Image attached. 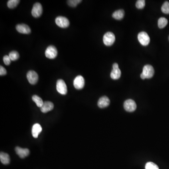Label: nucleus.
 Wrapping results in <instances>:
<instances>
[{"label":"nucleus","mask_w":169,"mask_h":169,"mask_svg":"<svg viewBox=\"0 0 169 169\" xmlns=\"http://www.w3.org/2000/svg\"><path fill=\"white\" fill-rule=\"evenodd\" d=\"M82 2L81 0H69L67 1V3L70 6L72 7H75L77 6V5Z\"/></svg>","instance_id":"obj_25"},{"label":"nucleus","mask_w":169,"mask_h":169,"mask_svg":"<svg viewBox=\"0 0 169 169\" xmlns=\"http://www.w3.org/2000/svg\"><path fill=\"white\" fill-rule=\"evenodd\" d=\"M32 100L35 102L36 105L38 107L41 108L43 104V102L41 97H39V96L37 95H34L32 97Z\"/></svg>","instance_id":"obj_19"},{"label":"nucleus","mask_w":169,"mask_h":169,"mask_svg":"<svg viewBox=\"0 0 169 169\" xmlns=\"http://www.w3.org/2000/svg\"><path fill=\"white\" fill-rule=\"evenodd\" d=\"M43 9L42 5L39 2H36L33 5L32 10V15L33 17H39L42 13Z\"/></svg>","instance_id":"obj_5"},{"label":"nucleus","mask_w":169,"mask_h":169,"mask_svg":"<svg viewBox=\"0 0 169 169\" xmlns=\"http://www.w3.org/2000/svg\"><path fill=\"white\" fill-rule=\"evenodd\" d=\"M145 6V1L138 0L136 3V7L138 9H142Z\"/></svg>","instance_id":"obj_26"},{"label":"nucleus","mask_w":169,"mask_h":169,"mask_svg":"<svg viewBox=\"0 0 169 169\" xmlns=\"http://www.w3.org/2000/svg\"><path fill=\"white\" fill-rule=\"evenodd\" d=\"M121 72L118 67V64L115 63L113 64V70L111 74V78L113 80H118L121 77Z\"/></svg>","instance_id":"obj_10"},{"label":"nucleus","mask_w":169,"mask_h":169,"mask_svg":"<svg viewBox=\"0 0 169 169\" xmlns=\"http://www.w3.org/2000/svg\"><path fill=\"white\" fill-rule=\"evenodd\" d=\"M145 169H159L158 166L153 162H148L145 165Z\"/></svg>","instance_id":"obj_24"},{"label":"nucleus","mask_w":169,"mask_h":169,"mask_svg":"<svg viewBox=\"0 0 169 169\" xmlns=\"http://www.w3.org/2000/svg\"><path fill=\"white\" fill-rule=\"evenodd\" d=\"M53 103L51 102L46 101L44 102L43 105L41 108V110L43 113H47L52 111L54 108Z\"/></svg>","instance_id":"obj_15"},{"label":"nucleus","mask_w":169,"mask_h":169,"mask_svg":"<svg viewBox=\"0 0 169 169\" xmlns=\"http://www.w3.org/2000/svg\"><path fill=\"white\" fill-rule=\"evenodd\" d=\"M155 74L154 69L151 65H146L143 68L142 74L143 75L145 79H150L153 77Z\"/></svg>","instance_id":"obj_3"},{"label":"nucleus","mask_w":169,"mask_h":169,"mask_svg":"<svg viewBox=\"0 0 169 169\" xmlns=\"http://www.w3.org/2000/svg\"><path fill=\"white\" fill-rule=\"evenodd\" d=\"M138 39L142 46H148L150 42V37L146 32H140L138 35Z\"/></svg>","instance_id":"obj_2"},{"label":"nucleus","mask_w":169,"mask_h":169,"mask_svg":"<svg viewBox=\"0 0 169 169\" xmlns=\"http://www.w3.org/2000/svg\"><path fill=\"white\" fill-rule=\"evenodd\" d=\"M42 131V127L39 124H35L32 127V133L33 137L37 138L39 134Z\"/></svg>","instance_id":"obj_16"},{"label":"nucleus","mask_w":169,"mask_h":169,"mask_svg":"<svg viewBox=\"0 0 169 169\" xmlns=\"http://www.w3.org/2000/svg\"><path fill=\"white\" fill-rule=\"evenodd\" d=\"M161 11L164 14H169V2H164L161 7Z\"/></svg>","instance_id":"obj_23"},{"label":"nucleus","mask_w":169,"mask_h":169,"mask_svg":"<svg viewBox=\"0 0 169 169\" xmlns=\"http://www.w3.org/2000/svg\"><path fill=\"white\" fill-rule=\"evenodd\" d=\"M0 160L1 162L3 164H8L10 163V156L8 154L4 152H1L0 153Z\"/></svg>","instance_id":"obj_17"},{"label":"nucleus","mask_w":169,"mask_h":169,"mask_svg":"<svg viewBox=\"0 0 169 169\" xmlns=\"http://www.w3.org/2000/svg\"></svg>","instance_id":"obj_29"},{"label":"nucleus","mask_w":169,"mask_h":169,"mask_svg":"<svg viewBox=\"0 0 169 169\" xmlns=\"http://www.w3.org/2000/svg\"><path fill=\"white\" fill-rule=\"evenodd\" d=\"M110 100L108 97L104 96L101 97L98 102V106L100 108H104L110 105Z\"/></svg>","instance_id":"obj_14"},{"label":"nucleus","mask_w":169,"mask_h":169,"mask_svg":"<svg viewBox=\"0 0 169 169\" xmlns=\"http://www.w3.org/2000/svg\"><path fill=\"white\" fill-rule=\"evenodd\" d=\"M27 79L30 84L35 85L38 81V75L34 70H30L27 74Z\"/></svg>","instance_id":"obj_9"},{"label":"nucleus","mask_w":169,"mask_h":169,"mask_svg":"<svg viewBox=\"0 0 169 169\" xmlns=\"http://www.w3.org/2000/svg\"><path fill=\"white\" fill-rule=\"evenodd\" d=\"M55 23L60 27L66 28L70 25V21L66 17L59 16L55 18Z\"/></svg>","instance_id":"obj_4"},{"label":"nucleus","mask_w":169,"mask_h":169,"mask_svg":"<svg viewBox=\"0 0 169 169\" xmlns=\"http://www.w3.org/2000/svg\"><path fill=\"white\" fill-rule=\"evenodd\" d=\"M3 61L5 65H9L11 64V60L9 55H6L4 56L3 58Z\"/></svg>","instance_id":"obj_27"},{"label":"nucleus","mask_w":169,"mask_h":169,"mask_svg":"<svg viewBox=\"0 0 169 169\" xmlns=\"http://www.w3.org/2000/svg\"><path fill=\"white\" fill-rule=\"evenodd\" d=\"M85 84V80L82 76L79 75L75 78L74 81V85L77 89H81L84 87Z\"/></svg>","instance_id":"obj_11"},{"label":"nucleus","mask_w":169,"mask_h":169,"mask_svg":"<svg viewBox=\"0 0 169 169\" xmlns=\"http://www.w3.org/2000/svg\"><path fill=\"white\" fill-rule=\"evenodd\" d=\"M15 151H16L17 154L18 155V156L21 158H23L29 155V153H30V151L28 149H22L19 147H16L15 148Z\"/></svg>","instance_id":"obj_13"},{"label":"nucleus","mask_w":169,"mask_h":169,"mask_svg":"<svg viewBox=\"0 0 169 169\" xmlns=\"http://www.w3.org/2000/svg\"><path fill=\"white\" fill-rule=\"evenodd\" d=\"M7 70L3 66H0V75L4 76L6 75Z\"/></svg>","instance_id":"obj_28"},{"label":"nucleus","mask_w":169,"mask_h":169,"mask_svg":"<svg viewBox=\"0 0 169 169\" xmlns=\"http://www.w3.org/2000/svg\"><path fill=\"white\" fill-rule=\"evenodd\" d=\"M58 55V50L55 46H49L45 51V55L48 58L54 59Z\"/></svg>","instance_id":"obj_8"},{"label":"nucleus","mask_w":169,"mask_h":169,"mask_svg":"<svg viewBox=\"0 0 169 169\" xmlns=\"http://www.w3.org/2000/svg\"><path fill=\"white\" fill-rule=\"evenodd\" d=\"M20 1L19 0H10L7 2V6L10 9H14L17 6Z\"/></svg>","instance_id":"obj_21"},{"label":"nucleus","mask_w":169,"mask_h":169,"mask_svg":"<svg viewBox=\"0 0 169 169\" xmlns=\"http://www.w3.org/2000/svg\"><path fill=\"white\" fill-rule=\"evenodd\" d=\"M11 61H16L19 58V55L18 52L16 51H12L9 53V55Z\"/></svg>","instance_id":"obj_22"},{"label":"nucleus","mask_w":169,"mask_h":169,"mask_svg":"<svg viewBox=\"0 0 169 169\" xmlns=\"http://www.w3.org/2000/svg\"><path fill=\"white\" fill-rule=\"evenodd\" d=\"M56 90L61 95H65L67 94V86L63 80H58L56 83Z\"/></svg>","instance_id":"obj_6"},{"label":"nucleus","mask_w":169,"mask_h":169,"mask_svg":"<svg viewBox=\"0 0 169 169\" xmlns=\"http://www.w3.org/2000/svg\"><path fill=\"white\" fill-rule=\"evenodd\" d=\"M16 30L19 33H23V34H29L31 33V30L29 26L22 23V24H18L16 26Z\"/></svg>","instance_id":"obj_12"},{"label":"nucleus","mask_w":169,"mask_h":169,"mask_svg":"<svg viewBox=\"0 0 169 169\" xmlns=\"http://www.w3.org/2000/svg\"><path fill=\"white\" fill-rule=\"evenodd\" d=\"M115 35L112 32H107L104 34L103 37V42L104 44L107 46H111L115 42Z\"/></svg>","instance_id":"obj_1"},{"label":"nucleus","mask_w":169,"mask_h":169,"mask_svg":"<svg viewBox=\"0 0 169 169\" xmlns=\"http://www.w3.org/2000/svg\"><path fill=\"white\" fill-rule=\"evenodd\" d=\"M124 15V11L123 10H119L115 11L113 13L112 17L117 20H120L123 18Z\"/></svg>","instance_id":"obj_18"},{"label":"nucleus","mask_w":169,"mask_h":169,"mask_svg":"<svg viewBox=\"0 0 169 169\" xmlns=\"http://www.w3.org/2000/svg\"><path fill=\"white\" fill-rule=\"evenodd\" d=\"M124 110L128 112H133L135 111L137 105L136 102L133 100L128 99L126 100L124 103Z\"/></svg>","instance_id":"obj_7"},{"label":"nucleus","mask_w":169,"mask_h":169,"mask_svg":"<svg viewBox=\"0 0 169 169\" xmlns=\"http://www.w3.org/2000/svg\"><path fill=\"white\" fill-rule=\"evenodd\" d=\"M168 23V20L165 17H160L158 21V26L160 29L164 28Z\"/></svg>","instance_id":"obj_20"}]
</instances>
